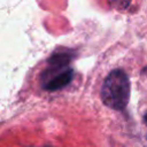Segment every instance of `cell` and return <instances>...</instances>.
Masks as SVG:
<instances>
[{
    "instance_id": "6da1fadb",
    "label": "cell",
    "mask_w": 147,
    "mask_h": 147,
    "mask_svg": "<svg viewBox=\"0 0 147 147\" xmlns=\"http://www.w3.org/2000/svg\"><path fill=\"white\" fill-rule=\"evenodd\" d=\"M102 102L114 109L123 110L130 100V79L122 69L111 70L103 80L101 87Z\"/></svg>"
},
{
    "instance_id": "7a4b0ae2",
    "label": "cell",
    "mask_w": 147,
    "mask_h": 147,
    "mask_svg": "<svg viewBox=\"0 0 147 147\" xmlns=\"http://www.w3.org/2000/svg\"><path fill=\"white\" fill-rule=\"evenodd\" d=\"M75 57V53L72 49H62L54 52L47 59V69L41 75V80L46 79L54 74L63 71L69 68V63Z\"/></svg>"
},
{
    "instance_id": "3957f363",
    "label": "cell",
    "mask_w": 147,
    "mask_h": 147,
    "mask_svg": "<svg viewBox=\"0 0 147 147\" xmlns=\"http://www.w3.org/2000/svg\"><path fill=\"white\" fill-rule=\"evenodd\" d=\"M74 77V70L71 68H68L63 71H60L57 74H54L53 76L42 79L41 80V86L46 91H57L67 86Z\"/></svg>"
},
{
    "instance_id": "277c9868",
    "label": "cell",
    "mask_w": 147,
    "mask_h": 147,
    "mask_svg": "<svg viewBox=\"0 0 147 147\" xmlns=\"http://www.w3.org/2000/svg\"><path fill=\"white\" fill-rule=\"evenodd\" d=\"M131 1L132 0H108V3L113 9L122 11L129 8V6L131 5Z\"/></svg>"
},
{
    "instance_id": "5b68a950",
    "label": "cell",
    "mask_w": 147,
    "mask_h": 147,
    "mask_svg": "<svg viewBox=\"0 0 147 147\" xmlns=\"http://www.w3.org/2000/svg\"><path fill=\"white\" fill-rule=\"evenodd\" d=\"M141 74H142L144 76H147V67H145V68L142 69V71H141Z\"/></svg>"
},
{
    "instance_id": "8992f818",
    "label": "cell",
    "mask_w": 147,
    "mask_h": 147,
    "mask_svg": "<svg viewBox=\"0 0 147 147\" xmlns=\"http://www.w3.org/2000/svg\"><path fill=\"white\" fill-rule=\"evenodd\" d=\"M144 119H145V122H146V123H147V114H146V115H145V116H144Z\"/></svg>"
}]
</instances>
